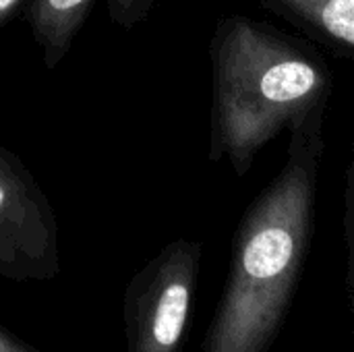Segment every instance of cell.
Here are the masks:
<instances>
[{
  "mask_svg": "<svg viewBox=\"0 0 354 352\" xmlns=\"http://www.w3.org/2000/svg\"><path fill=\"white\" fill-rule=\"evenodd\" d=\"M317 151L295 149L243 216L201 352H270L278 340L309 253Z\"/></svg>",
  "mask_w": 354,
  "mask_h": 352,
  "instance_id": "1",
  "label": "cell"
},
{
  "mask_svg": "<svg viewBox=\"0 0 354 352\" xmlns=\"http://www.w3.org/2000/svg\"><path fill=\"white\" fill-rule=\"evenodd\" d=\"M212 62V158L226 156L236 174L282 127L311 112L330 85L326 66L245 17L220 23Z\"/></svg>",
  "mask_w": 354,
  "mask_h": 352,
  "instance_id": "2",
  "label": "cell"
},
{
  "mask_svg": "<svg viewBox=\"0 0 354 352\" xmlns=\"http://www.w3.org/2000/svg\"><path fill=\"white\" fill-rule=\"evenodd\" d=\"M201 266V243H168L122 295L127 352H183Z\"/></svg>",
  "mask_w": 354,
  "mask_h": 352,
  "instance_id": "3",
  "label": "cell"
},
{
  "mask_svg": "<svg viewBox=\"0 0 354 352\" xmlns=\"http://www.w3.org/2000/svg\"><path fill=\"white\" fill-rule=\"evenodd\" d=\"M60 270L54 207L23 160L0 145V276L50 282Z\"/></svg>",
  "mask_w": 354,
  "mask_h": 352,
  "instance_id": "4",
  "label": "cell"
},
{
  "mask_svg": "<svg viewBox=\"0 0 354 352\" xmlns=\"http://www.w3.org/2000/svg\"><path fill=\"white\" fill-rule=\"evenodd\" d=\"M97 2H106L108 19L114 25L133 29L149 19L158 0H27L21 17L41 50L48 71H54L66 58Z\"/></svg>",
  "mask_w": 354,
  "mask_h": 352,
  "instance_id": "5",
  "label": "cell"
},
{
  "mask_svg": "<svg viewBox=\"0 0 354 352\" xmlns=\"http://www.w3.org/2000/svg\"><path fill=\"white\" fill-rule=\"evenodd\" d=\"M354 52V0H272Z\"/></svg>",
  "mask_w": 354,
  "mask_h": 352,
  "instance_id": "6",
  "label": "cell"
},
{
  "mask_svg": "<svg viewBox=\"0 0 354 352\" xmlns=\"http://www.w3.org/2000/svg\"><path fill=\"white\" fill-rule=\"evenodd\" d=\"M346 239H348V301H351V317H353L354 336V151L353 168H351V193H348V216H346Z\"/></svg>",
  "mask_w": 354,
  "mask_h": 352,
  "instance_id": "7",
  "label": "cell"
},
{
  "mask_svg": "<svg viewBox=\"0 0 354 352\" xmlns=\"http://www.w3.org/2000/svg\"><path fill=\"white\" fill-rule=\"evenodd\" d=\"M0 352H44L37 346L29 344L27 340L19 338L17 334H12L10 330H6L0 324Z\"/></svg>",
  "mask_w": 354,
  "mask_h": 352,
  "instance_id": "8",
  "label": "cell"
},
{
  "mask_svg": "<svg viewBox=\"0 0 354 352\" xmlns=\"http://www.w3.org/2000/svg\"><path fill=\"white\" fill-rule=\"evenodd\" d=\"M27 0H0V29L6 27L17 15L23 12Z\"/></svg>",
  "mask_w": 354,
  "mask_h": 352,
  "instance_id": "9",
  "label": "cell"
}]
</instances>
